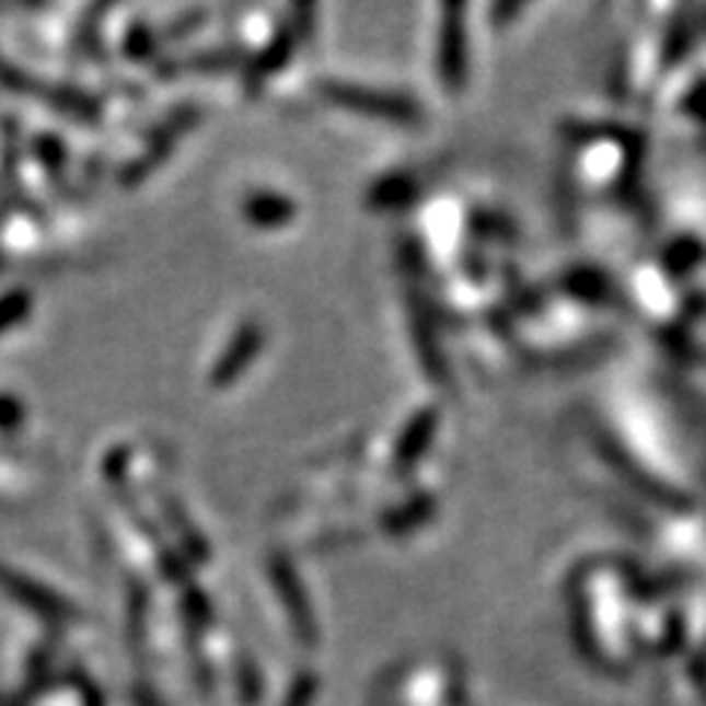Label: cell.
Wrapping results in <instances>:
<instances>
[{
    "mask_svg": "<svg viewBox=\"0 0 706 706\" xmlns=\"http://www.w3.org/2000/svg\"><path fill=\"white\" fill-rule=\"evenodd\" d=\"M0 589L10 594L12 601L24 603L30 610H36L38 615H47V618H68V603L62 598H57L54 592H47L45 586H38L36 580L12 571L7 565H0Z\"/></svg>",
    "mask_w": 706,
    "mask_h": 706,
    "instance_id": "obj_1",
    "label": "cell"
},
{
    "mask_svg": "<svg viewBox=\"0 0 706 706\" xmlns=\"http://www.w3.org/2000/svg\"><path fill=\"white\" fill-rule=\"evenodd\" d=\"M30 312V294L15 289V292L0 294V336L10 327H15L19 321L27 319Z\"/></svg>",
    "mask_w": 706,
    "mask_h": 706,
    "instance_id": "obj_2",
    "label": "cell"
},
{
    "mask_svg": "<svg viewBox=\"0 0 706 706\" xmlns=\"http://www.w3.org/2000/svg\"><path fill=\"white\" fill-rule=\"evenodd\" d=\"M21 418H24V406H21L15 397L0 395V433L19 430Z\"/></svg>",
    "mask_w": 706,
    "mask_h": 706,
    "instance_id": "obj_3",
    "label": "cell"
}]
</instances>
